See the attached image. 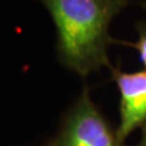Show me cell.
Here are the masks:
<instances>
[{
    "mask_svg": "<svg viewBox=\"0 0 146 146\" xmlns=\"http://www.w3.org/2000/svg\"><path fill=\"white\" fill-rule=\"evenodd\" d=\"M57 33V56L68 70L88 76L108 61L110 25L130 0H39Z\"/></svg>",
    "mask_w": 146,
    "mask_h": 146,
    "instance_id": "1",
    "label": "cell"
},
{
    "mask_svg": "<svg viewBox=\"0 0 146 146\" xmlns=\"http://www.w3.org/2000/svg\"><path fill=\"white\" fill-rule=\"evenodd\" d=\"M48 146H123V143L84 88Z\"/></svg>",
    "mask_w": 146,
    "mask_h": 146,
    "instance_id": "2",
    "label": "cell"
},
{
    "mask_svg": "<svg viewBox=\"0 0 146 146\" xmlns=\"http://www.w3.org/2000/svg\"><path fill=\"white\" fill-rule=\"evenodd\" d=\"M111 72L119 93V124L116 130L124 143L135 129L146 125V70L124 72L111 68Z\"/></svg>",
    "mask_w": 146,
    "mask_h": 146,
    "instance_id": "3",
    "label": "cell"
},
{
    "mask_svg": "<svg viewBox=\"0 0 146 146\" xmlns=\"http://www.w3.org/2000/svg\"><path fill=\"white\" fill-rule=\"evenodd\" d=\"M136 29H138V40L130 45L138 51L139 60L146 70V22H140Z\"/></svg>",
    "mask_w": 146,
    "mask_h": 146,
    "instance_id": "4",
    "label": "cell"
},
{
    "mask_svg": "<svg viewBox=\"0 0 146 146\" xmlns=\"http://www.w3.org/2000/svg\"><path fill=\"white\" fill-rule=\"evenodd\" d=\"M135 146H146V125L143 128V135H141L139 143Z\"/></svg>",
    "mask_w": 146,
    "mask_h": 146,
    "instance_id": "5",
    "label": "cell"
},
{
    "mask_svg": "<svg viewBox=\"0 0 146 146\" xmlns=\"http://www.w3.org/2000/svg\"><path fill=\"white\" fill-rule=\"evenodd\" d=\"M145 7H146V6H145Z\"/></svg>",
    "mask_w": 146,
    "mask_h": 146,
    "instance_id": "6",
    "label": "cell"
}]
</instances>
